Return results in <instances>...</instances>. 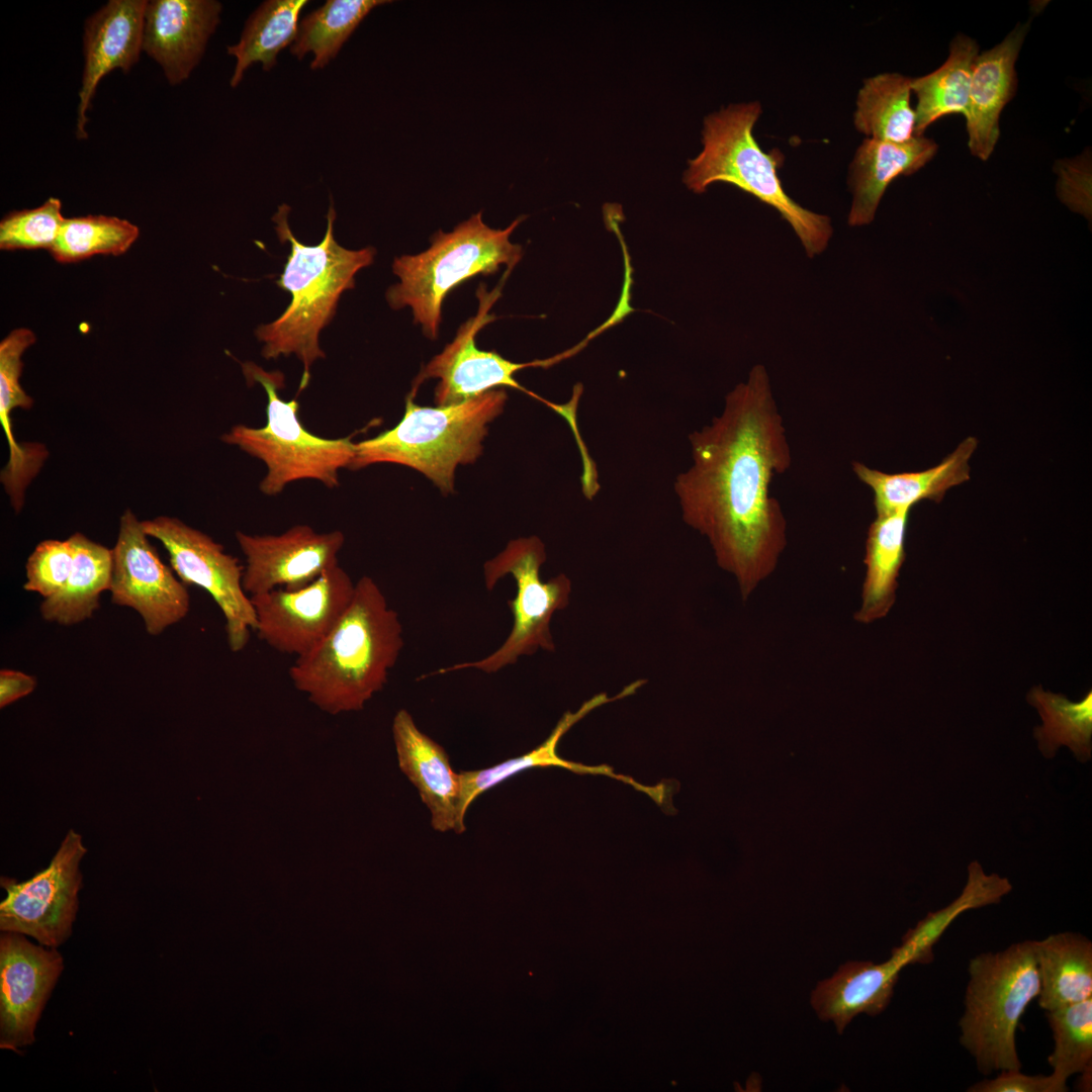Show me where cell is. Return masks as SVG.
Here are the masks:
<instances>
[{
	"label": "cell",
	"instance_id": "4316f807",
	"mask_svg": "<svg viewBox=\"0 0 1092 1092\" xmlns=\"http://www.w3.org/2000/svg\"><path fill=\"white\" fill-rule=\"evenodd\" d=\"M36 338L26 328L11 331L0 343V423L5 433L9 459L1 474L12 483L25 482L36 475L43 462L40 444H19L13 435L10 415L12 410H29L33 399L20 385L23 363L22 354Z\"/></svg>",
	"mask_w": 1092,
	"mask_h": 1092
},
{
	"label": "cell",
	"instance_id": "7c38bea8",
	"mask_svg": "<svg viewBox=\"0 0 1092 1092\" xmlns=\"http://www.w3.org/2000/svg\"><path fill=\"white\" fill-rule=\"evenodd\" d=\"M481 291L482 294L478 293L481 303L477 315L465 322L459 328L454 340L423 368L414 381L410 395L414 397L419 386L425 380L432 378L439 379L434 392V400L440 406L458 404L493 390L495 387L507 386L535 397L560 414L562 404L552 403L526 389L515 379L514 374L526 367L547 368L571 357L583 346L578 344L550 359L528 363L512 362L494 351L478 349L475 336L493 318L487 312L495 299V295H487L483 289Z\"/></svg>",
	"mask_w": 1092,
	"mask_h": 1092
},
{
	"label": "cell",
	"instance_id": "ba28073f",
	"mask_svg": "<svg viewBox=\"0 0 1092 1092\" xmlns=\"http://www.w3.org/2000/svg\"><path fill=\"white\" fill-rule=\"evenodd\" d=\"M241 365L249 385L259 383L266 392V425H236L221 440L265 464L261 492L276 495L287 484L302 479L320 481L329 488L338 486L340 470L349 468L355 455L352 437L328 439L310 433L300 422L296 397L284 400L279 395L285 385L282 372L267 371L251 361Z\"/></svg>",
	"mask_w": 1092,
	"mask_h": 1092
},
{
	"label": "cell",
	"instance_id": "277c9868",
	"mask_svg": "<svg viewBox=\"0 0 1092 1092\" xmlns=\"http://www.w3.org/2000/svg\"><path fill=\"white\" fill-rule=\"evenodd\" d=\"M762 112L758 101L730 104L705 117L703 149L689 160L687 187L703 193L717 182L728 183L775 208L791 225L807 256L826 250L833 235L830 218L805 208L785 191L778 174L780 158L765 153L753 135Z\"/></svg>",
	"mask_w": 1092,
	"mask_h": 1092
},
{
	"label": "cell",
	"instance_id": "8fae6325",
	"mask_svg": "<svg viewBox=\"0 0 1092 1092\" xmlns=\"http://www.w3.org/2000/svg\"><path fill=\"white\" fill-rule=\"evenodd\" d=\"M82 836L70 829L49 866L24 882L1 877L0 929L33 937L57 948L72 933L82 887Z\"/></svg>",
	"mask_w": 1092,
	"mask_h": 1092
},
{
	"label": "cell",
	"instance_id": "603a6c76",
	"mask_svg": "<svg viewBox=\"0 0 1092 1092\" xmlns=\"http://www.w3.org/2000/svg\"><path fill=\"white\" fill-rule=\"evenodd\" d=\"M977 446L978 440L968 437L937 465L921 471L887 473L858 461L852 470L872 489L876 516L911 511L922 500L940 502L948 489L969 480Z\"/></svg>",
	"mask_w": 1092,
	"mask_h": 1092
},
{
	"label": "cell",
	"instance_id": "484cf974",
	"mask_svg": "<svg viewBox=\"0 0 1092 1092\" xmlns=\"http://www.w3.org/2000/svg\"><path fill=\"white\" fill-rule=\"evenodd\" d=\"M979 54L975 39L965 34L954 36L945 62L935 71L911 81L916 95L915 135L923 132L936 120L969 111L972 71Z\"/></svg>",
	"mask_w": 1092,
	"mask_h": 1092
},
{
	"label": "cell",
	"instance_id": "d4e9b609",
	"mask_svg": "<svg viewBox=\"0 0 1092 1092\" xmlns=\"http://www.w3.org/2000/svg\"><path fill=\"white\" fill-rule=\"evenodd\" d=\"M1039 977L1037 1003L1045 1011L1092 997V942L1074 932L1034 940Z\"/></svg>",
	"mask_w": 1092,
	"mask_h": 1092
},
{
	"label": "cell",
	"instance_id": "836d02e7",
	"mask_svg": "<svg viewBox=\"0 0 1092 1092\" xmlns=\"http://www.w3.org/2000/svg\"><path fill=\"white\" fill-rule=\"evenodd\" d=\"M140 229L116 216L85 215L66 218L50 250L59 263H74L95 255L119 256L136 241Z\"/></svg>",
	"mask_w": 1092,
	"mask_h": 1092
},
{
	"label": "cell",
	"instance_id": "52a82bcc",
	"mask_svg": "<svg viewBox=\"0 0 1092 1092\" xmlns=\"http://www.w3.org/2000/svg\"><path fill=\"white\" fill-rule=\"evenodd\" d=\"M960 1042L985 1076L1021 1070L1016 1030L1029 1003L1039 994L1034 940L986 951L969 963Z\"/></svg>",
	"mask_w": 1092,
	"mask_h": 1092
},
{
	"label": "cell",
	"instance_id": "1f68e13d",
	"mask_svg": "<svg viewBox=\"0 0 1092 1092\" xmlns=\"http://www.w3.org/2000/svg\"><path fill=\"white\" fill-rule=\"evenodd\" d=\"M1028 703L1036 708L1042 725L1034 728L1038 749L1045 758L1056 755L1067 746L1079 762L1085 763L1092 754V693L1079 702L1035 687L1027 695Z\"/></svg>",
	"mask_w": 1092,
	"mask_h": 1092
},
{
	"label": "cell",
	"instance_id": "cb8c5ba5",
	"mask_svg": "<svg viewBox=\"0 0 1092 1092\" xmlns=\"http://www.w3.org/2000/svg\"><path fill=\"white\" fill-rule=\"evenodd\" d=\"M910 510L876 516L866 540V576L861 604L855 613L860 623L885 617L895 603L898 576L905 560V537Z\"/></svg>",
	"mask_w": 1092,
	"mask_h": 1092
},
{
	"label": "cell",
	"instance_id": "30bf717a",
	"mask_svg": "<svg viewBox=\"0 0 1092 1092\" xmlns=\"http://www.w3.org/2000/svg\"><path fill=\"white\" fill-rule=\"evenodd\" d=\"M142 523L147 535L164 545L180 580L203 588L216 603L230 649L243 650L256 628L253 604L243 585L244 565L207 534L177 518L160 516Z\"/></svg>",
	"mask_w": 1092,
	"mask_h": 1092
},
{
	"label": "cell",
	"instance_id": "9c48e42d",
	"mask_svg": "<svg viewBox=\"0 0 1092 1092\" xmlns=\"http://www.w3.org/2000/svg\"><path fill=\"white\" fill-rule=\"evenodd\" d=\"M545 560V545L537 536L511 540L497 555L487 560L483 565L487 590H492L498 580L507 575H511L517 585L516 597L508 601L513 615V627L509 636L498 648L485 657L454 663L422 677L464 669L495 673L515 664L521 657L532 655L539 650L555 651L551 621L557 611L567 608L572 584L564 573L543 581L540 569Z\"/></svg>",
	"mask_w": 1092,
	"mask_h": 1092
},
{
	"label": "cell",
	"instance_id": "ac0fdd59",
	"mask_svg": "<svg viewBox=\"0 0 1092 1092\" xmlns=\"http://www.w3.org/2000/svg\"><path fill=\"white\" fill-rule=\"evenodd\" d=\"M220 11L213 0L148 1L143 52L161 66L171 85L187 79L199 63Z\"/></svg>",
	"mask_w": 1092,
	"mask_h": 1092
},
{
	"label": "cell",
	"instance_id": "6da1fadb",
	"mask_svg": "<svg viewBox=\"0 0 1092 1092\" xmlns=\"http://www.w3.org/2000/svg\"><path fill=\"white\" fill-rule=\"evenodd\" d=\"M689 441L692 464L673 484L682 520L708 540L746 599L787 546V521L770 485L792 457L765 367L753 366L722 413Z\"/></svg>",
	"mask_w": 1092,
	"mask_h": 1092
},
{
	"label": "cell",
	"instance_id": "ffe728a7",
	"mask_svg": "<svg viewBox=\"0 0 1092 1092\" xmlns=\"http://www.w3.org/2000/svg\"><path fill=\"white\" fill-rule=\"evenodd\" d=\"M918 961L916 947L902 940L884 963L848 962L831 978L818 983L811 994V1004L817 1015L822 1020L833 1021L840 1033L858 1014L882 1013L892 999L902 969Z\"/></svg>",
	"mask_w": 1092,
	"mask_h": 1092
},
{
	"label": "cell",
	"instance_id": "83f0119b",
	"mask_svg": "<svg viewBox=\"0 0 1092 1092\" xmlns=\"http://www.w3.org/2000/svg\"><path fill=\"white\" fill-rule=\"evenodd\" d=\"M71 538L75 546L73 570L63 588L40 605L44 620L65 626L92 617L99 607L100 595L109 590L112 569V549L81 533Z\"/></svg>",
	"mask_w": 1092,
	"mask_h": 1092
},
{
	"label": "cell",
	"instance_id": "4dcf8cb0",
	"mask_svg": "<svg viewBox=\"0 0 1092 1092\" xmlns=\"http://www.w3.org/2000/svg\"><path fill=\"white\" fill-rule=\"evenodd\" d=\"M306 4V0H269L250 16L240 41L228 47V54L237 59L232 87L253 63L261 62L266 71L275 65L277 54L295 40L299 14Z\"/></svg>",
	"mask_w": 1092,
	"mask_h": 1092
},
{
	"label": "cell",
	"instance_id": "f546056e",
	"mask_svg": "<svg viewBox=\"0 0 1092 1092\" xmlns=\"http://www.w3.org/2000/svg\"><path fill=\"white\" fill-rule=\"evenodd\" d=\"M912 78L883 73L863 80L853 114L855 128L867 139L906 143L915 136V110L910 103Z\"/></svg>",
	"mask_w": 1092,
	"mask_h": 1092
},
{
	"label": "cell",
	"instance_id": "d6a6232c",
	"mask_svg": "<svg viewBox=\"0 0 1092 1092\" xmlns=\"http://www.w3.org/2000/svg\"><path fill=\"white\" fill-rule=\"evenodd\" d=\"M386 0H329L305 16L290 49L301 60L312 53V70L324 68L340 51L363 18Z\"/></svg>",
	"mask_w": 1092,
	"mask_h": 1092
},
{
	"label": "cell",
	"instance_id": "f1b7e54d",
	"mask_svg": "<svg viewBox=\"0 0 1092 1092\" xmlns=\"http://www.w3.org/2000/svg\"><path fill=\"white\" fill-rule=\"evenodd\" d=\"M633 692V688L629 685L613 698L606 694H599L583 703V705L574 713H565L558 721L549 737L532 751L518 757L507 759L490 767L461 771L462 813L465 815L471 803L482 793L494 788L517 774L536 766H560L576 772H599L608 774L614 777L611 770H607V767H588L564 760L557 754L556 749L560 738L592 710L608 702L630 696Z\"/></svg>",
	"mask_w": 1092,
	"mask_h": 1092
},
{
	"label": "cell",
	"instance_id": "f35d334b",
	"mask_svg": "<svg viewBox=\"0 0 1092 1092\" xmlns=\"http://www.w3.org/2000/svg\"><path fill=\"white\" fill-rule=\"evenodd\" d=\"M36 687L34 676L13 669H1L0 671V707L4 708L11 703L29 695Z\"/></svg>",
	"mask_w": 1092,
	"mask_h": 1092
},
{
	"label": "cell",
	"instance_id": "44dd1931",
	"mask_svg": "<svg viewBox=\"0 0 1092 1092\" xmlns=\"http://www.w3.org/2000/svg\"><path fill=\"white\" fill-rule=\"evenodd\" d=\"M1029 24L1018 23L1000 43L978 54L975 60L966 126L970 152L983 161L994 151L1000 136V114L1015 94V63Z\"/></svg>",
	"mask_w": 1092,
	"mask_h": 1092
},
{
	"label": "cell",
	"instance_id": "3957f363",
	"mask_svg": "<svg viewBox=\"0 0 1092 1092\" xmlns=\"http://www.w3.org/2000/svg\"><path fill=\"white\" fill-rule=\"evenodd\" d=\"M289 210L282 204L272 219L280 242L290 243V253L276 284L290 293L291 300L278 318L259 326L255 334L263 343L261 354L265 359L295 355L302 363L298 394L309 383L311 366L326 357L320 347V333L335 315L342 293L354 288L356 274L372 264L376 251L372 247L350 250L337 243L332 204L323 240L314 246L304 245L288 225Z\"/></svg>",
	"mask_w": 1092,
	"mask_h": 1092
},
{
	"label": "cell",
	"instance_id": "e0dca14e",
	"mask_svg": "<svg viewBox=\"0 0 1092 1092\" xmlns=\"http://www.w3.org/2000/svg\"><path fill=\"white\" fill-rule=\"evenodd\" d=\"M147 0H110L84 24V69L77 107L76 136L87 139V111L99 82L115 69L124 73L143 52Z\"/></svg>",
	"mask_w": 1092,
	"mask_h": 1092
},
{
	"label": "cell",
	"instance_id": "7402d4cb",
	"mask_svg": "<svg viewBox=\"0 0 1092 1092\" xmlns=\"http://www.w3.org/2000/svg\"><path fill=\"white\" fill-rule=\"evenodd\" d=\"M937 150V144L924 135H915L906 143L864 139L849 166L847 182L852 199L848 224H870L888 186L897 177L923 168Z\"/></svg>",
	"mask_w": 1092,
	"mask_h": 1092
},
{
	"label": "cell",
	"instance_id": "5b68a950",
	"mask_svg": "<svg viewBox=\"0 0 1092 1092\" xmlns=\"http://www.w3.org/2000/svg\"><path fill=\"white\" fill-rule=\"evenodd\" d=\"M507 393L493 389L452 405L421 406L408 394L399 423L356 443L349 469L378 463L413 468L447 494L454 490L458 465L473 463L482 453L488 425L504 411Z\"/></svg>",
	"mask_w": 1092,
	"mask_h": 1092
},
{
	"label": "cell",
	"instance_id": "7a4b0ae2",
	"mask_svg": "<svg viewBox=\"0 0 1092 1092\" xmlns=\"http://www.w3.org/2000/svg\"><path fill=\"white\" fill-rule=\"evenodd\" d=\"M403 645L397 612L377 582L364 575L333 629L296 657L288 674L295 689L324 712L359 711L384 688Z\"/></svg>",
	"mask_w": 1092,
	"mask_h": 1092
},
{
	"label": "cell",
	"instance_id": "4fadbf2b",
	"mask_svg": "<svg viewBox=\"0 0 1092 1092\" xmlns=\"http://www.w3.org/2000/svg\"><path fill=\"white\" fill-rule=\"evenodd\" d=\"M355 583L340 564L308 585L251 596L255 631L274 650L302 656L318 644L349 607Z\"/></svg>",
	"mask_w": 1092,
	"mask_h": 1092
},
{
	"label": "cell",
	"instance_id": "8992f818",
	"mask_svg": "<svg viewBox=\"0 0 1092 1092\" xmlns=\"http://www.w3.org/2000/svg\"><path fill=\"white\" fill-rule=\"evenodd\" d=\"M524 218L495 230L483 222L479 211L451 232L435 233L426 251L394 258L392 271L399 282L387 289L388 304L393 309L410 307L424 335L437 339L442 304L452 289L475 275L494 274L502 265L510 271L521 260L522 248L510 238Z\"/></svg>",
	"mask_w": 1092,
	"mask_h": 1092
},
{
	"label": "cell",
	"instance_id": "2e32d148",
	"mask_svg": "<svg viewBox=\"0 0 1092 1092\" xmlns=\"http://www.w3.org/2000/svg\"><path fill=\"white\" fill-rule=\"evenodd\" d=\"M63 971L55 947L36 945L23 934L0 937V1048L18 1052L31 1044L44 1005Z\"/></svg>",
	"mask_w": 1092,
	"mask_h": 1092
},
{
	"label": "cell",
	"instance_id": "8d00e7d4",
	"mask_svg": "<svg viewBox=\"0 0 1092 1092\" xmlns=\"http://www.w3.org/2000/svg\"><path fill=\"white\" fill-rule=\"evenodd\" d=\"M75 546L72 538L41 541L26 562V582L23 588L48 599L63 588L74 566Z\"/></svg>",
	"mask_w": 1092,
	"mask_h": 1092
},
{
	"label": "cell",
	"instance_id": "e575fe53",
	"mask_svg": "<svg viewBox=\"0 0 1092 1092\" xmlns=\"http://www.w3.org/2000/svg\"><path fill=\"white\" fill-rule=\"evenodd\" d=\"M1045 1012L1054 1039L1051 1075L1066 1092L1069 1078L1092 1066V997Z\"/></svg>",
	"mask_w": 1092,
	"mask_h": 1092
},
{
	"label": "cell",
	"instance_id": "d6986e66",
	"mask_svg": "<svg viewBox=\"0 0 1092 1092\" xmlns=\"http://www.w3.org/2000/svg\"><path fill=\"white\" fill-rule=\"evenodd\" d=\"M392 735L398 765L430 810L433 828L464 832L460 772L452 768L446 750L418 728L405 709L395 714Z\"/></svg>",
	"mask_w": 1092,
	"mask_h": 1092
},
{
	"label": "cell",
	"instance_id": "5bb4252c",
	"mask_svg": "<svg viewBox=\"0 0 1092 1092\" xmlns=\"http://www.w3.org/2000/svg\"><path fill=\"white\" fill-rule=\"evenodd\" d=\"M143 523L126 509L112 548L111 601L135 610L151 635L184 619L190 609L186 584L163 563Z\"/></svg>",
	"mask_w": 1092,
	"mask_h": 1092
},
{
	"label": "cell",
	"instance_id": "74e56055",
	"mask_svg": "<svg viewBox=\"0 0 1092 1092\" xmlns=\"http://www.w3.org/2000/svg\"><path fill=\"white\" fill-rule=\"evenodd\" d=\"M969 1092H1063L1053 1076L1027 1075L1020 1070H1003L968 1088Z\"/></svg>",
	"mask_w": 1092,
	"mask_h": 1092
},
{
	"label": "cell",
	"instance_id": "9a60e30c",
	"mask_svg": "<svg viewBox=\"0 0 1092 1092\" xmlns=\"http://www.w3.org/2000/svg\"><path fill=\"white\" fill-rule=\"evenodd\" d=\"M243 552V585L251 597L272 589H300L339 564L345 543L343 532L320 533L308 525H295L279 535L236 533Z\"/></svg>",
	"mask_w": 1092,
	"mask_h": 1092
},
{
	"label": "cell",
	"instance_id": "d590c367",
	"mask_svg": "<svg viewBox=\"0 0 1092 1092\" xmlns=\"http://www.w3.org/2000/svg\"><path fill=\"white\" fill-rule=\"evenodd\" d=\"M65 220L62 201L56 197L32 209L12 211L0 221V249L51 250Z\"/></svg>",
	"mask_w": 1092,
	"mask_h": 1092
}]
</instances>
